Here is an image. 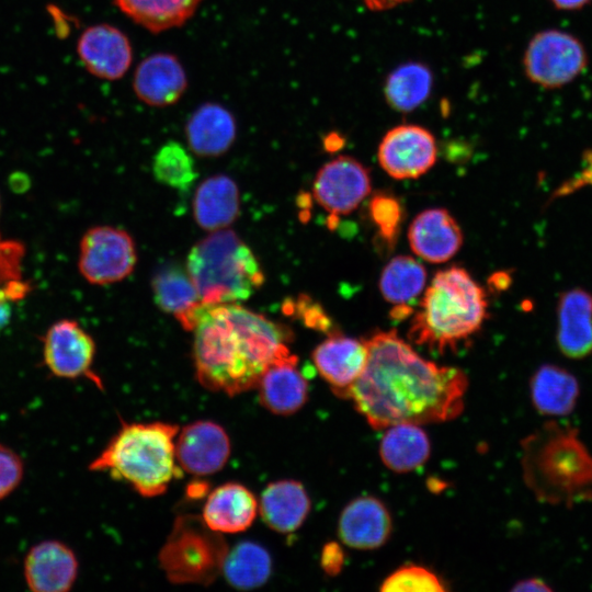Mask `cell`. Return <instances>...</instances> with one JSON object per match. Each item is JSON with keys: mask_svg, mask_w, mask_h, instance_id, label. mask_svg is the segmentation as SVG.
Instances as JSON below:
<instances>
[{"mask_svg": "<svg viewBox=\"0 0 592 592\" xmlns=\"http://www.w3.org/2000/svg\"><path fill=\"white\" fill-rule=\"evenodd\" d=\"M365 342L366 366L350 399L373 429L445 422L460 414L465 372L425 360L396 330L377 331Z\"/></svg>", "mask_w": 592, "mask_h": 592, "instance_id": "6da1fadb", "label": "cell"}, {"mask_svg": "<svg viewBox=\"0 0 592 592\" xmlns=\"http://www.w3.org/2000/svg\"><path fill=\"white\" fill-rule=\"evenodd\" d=\"M192 330L195 375L208 390L236 396L291 354V330L240 303H202L181 322Z\"/></svg>", "mask_w": 592, "mask_h": 592, "instance_id": "7a4b0ae2", "label": "cell"}, {"mask_svg": "<svg viewBox=\"0 0 592 592\" xmlns=\"http://www.w3.org/2000/svg\"><path fill=\"white\" fill-rule=\"evenodd\" d=\"M522 447L523 477L539 501L572 508L592 500V455L577 429L548 421Z\"/></svg>", "mask_w": 592, "mask_h": 592, "instance_id": "3957f363", "label": "cell"}, {"mask_svg": "<svg viewBox=\"0 0 592 592\" xmlns=\"http://www.w3.org/2000/svg\"><path fill=\"white\" fill-rule=\"evenodd\" d=\"M488 315L485 289L462 267L437 272L411 320L408 337L444 354L480 330Z\"/></svg>", "mask_w": 592, "mask_h": 592, "instance_id": "277c9868", "label": "cell"}, {"mask_svg": "<svg viewBox=\"0 0 592 592\" xmlns=\"http://www.w3.org/2000/svg\"><path fill=\"white\" fill-rule=\"evenodd\" d=\"M177 424L123 423L105 448L89 465L128 482L140 496L164 493L182 470L175 459Z\"/></svg>", "mask_w": 592, "mask_h": 592, "instance_id": "5b68a950", "label": "cell"}, {"mask_svg": "<svg viewBox=\"0 0 592 592\" xmlns=\"http://www.w3.org/2000/svg\"><path fill=\"white\" fill-rule=\"evenodd\" d=\"M186 270L206 304L243 301L265 281L252 250L226 228L212 231L192 247Z\"/></svg>", "mask_w": 592, "mask_h": 592, "instance_id": "8992f818", "label": "cell"}, {"mask_svg": "<svg viewBox=\"0 0 592 592\" xmlns=\"http://www.w3.org/2000/svg\"><path fill=\"white\" fill-rule=\"evenodd\" d=\"M228 546L220 533L210 530L202 516L177 517L159 563L169 581L177 584H209L221 572Z\"/></svg>", "mask_w": 592, "mask_h": 592, "instance_id": "52a82bcc", "label": "cell"}, {"mask_svg": "<svg viewBox=\"0 0 592 592\" xmlns=\"http://www.w3.org/2000/svg\"><path fill=\"white\" fill-rule=\"evenodd\" d=\"M588 65L582 43L573 35L547 30L528 43L523 58L527 78L544 88H560L578 77Z\"/></svg>", "mask_w": 592, "mask_h": 592, "instance_id": "ba28073f", "label": "cell"}, {"mask_svg": "<svg viewBox=\"0 0 592 592\" xmlns=\"http://www.w3.org/2000/svg\"><path fill=\"white\" fill-rule=\"evenodd\" d=\"M137 262L136 244L125 230L112 226H94L80 241L78 267L93 285H107L126 278Z\"/></svg>", "mask_w": 592, "mask_h": 592, "instance_id": "9c48e42d", "label": "cell"}, {"mask_svg": "<svg viewBox=\"0 0 592 592\" xmlns=\"http://www.w3.org/2000/svg\"><path fill=\"white\" fill-rule=\"evenodd\" d=\"M95 343L75 320L54 322L43 337V358L49 372L59 378H90L102 388L101 379L92 371Z\"/></svg>", "mask_w": 592, "mask_h": 592, "instance_id": "30bf717a", "label": "cell"}, {"mask_svg": "<svg viewBox=\"0 0 592 592\" xmlns=\"http://www.w3.org/2000/svg\"><path fill=\"white\" fill-rule=\"evenodd\" d=\"M436 156L434 136L414 124H402L389 129L377 151L380 167L397 180L420 178L434 166Z\"/></svg>", "mask_w": 592, "mask_h": 592, "instance_id": "8fae6325", "label": "cell"}, {"mask_svg": "<svg viewBox=\"0 0 592 592\" xmlns=\"http://www.w3.org/2000/svg\"><path fill=\"white\" fill-rule=\"evenodd\" d=\"M369 192L367 169L349 156H339L323 164L312 183L314 197L332 216L350 214Z\"/></svg>", "mask_w": 592, "mask_h": 592, "instance_id": "7c38bea8", "label": "cell"}, {"mask_svg": "<svg viewBox=\"0 0 592 592\" xmlns=\"http://www.w3.org/2000/svg\"><path fill=\"white\" fill-rule=\"evenodd\" d=\"M77 54L91 75L105 80H117L125 76L133 61L128 37L107 23L87 27L78 38Z\"/></svg>", "mask_w": 592, "mask_h": 592, "instance_id": "4fadbf2b", "label": "cell"}, {"mask_svg": "<svg viewBox=\"0 0 592 592\" xmlns=\"http://www.w3.org/2000/svg\"><path fill=\"white\" fill-rule=\"evenodd\" d=\"M317 372L334 395L349 399L350 392L362 375L368 350L365 340L331 332L311 354Z\"/></svg>", "mask_w": 592, "mask_h": 592, "instance_id": "5bb4252c", "label": "cell"}, {"mask_svg": "<svg viewBox=\"0 0 592 592\" xmlns=\"http://www.w3.org/2000/svg\"><path fill=\"white\" fill-rule=\"evenodd\" d=\"M230 455L226 431L212 421H196L179 430L175 437V459L180 468L195 476L220 470Z\"/></svg>", "mask_w": 592, "mask_h": 592, "instance_id": "9a60e30c", "label": "cell"}, {"mask_svg": "<svg viewBox=\"0 0 592 592\" xmlns=\"http://www.w3.org/2000/svg\"><path fill=\"white\" fill-rule=\"evenodd\" d=\"M78 560L67 545L44 540L33 546L24 559V578L33 592H67L78 577Z\"/></svg>", "mask_w": 592, "mask_h": 592, "instance_id": "2e32d148", "label": "cell"}, {"mask_svg": "<svg viewBox=\"0 0 592 592\" xmlns=\"http://www.w3.org/2000/svg\"><path fill=\"white\" fill-rule=\"evenodd\" d=\"M186 88L185 69L179 58L170 53L147 56L134 72V92L150 106L164 107L177 103Z\"/></svg>", "mask_w": 592, "mask_h": 592, "instance_id": "e0dca14e", "label": "cell"}, {"mask_svg": "<svg viewBox=\"0 0 592 592\" xmlns=\"http://www.w3.org/2000/svg\"><path fill=\"white\" fill-rule=\"evenodd\" d=\"M411 250L431 263L446 262L463 244V232L457 221L444 208L421 212L408 230Z\"/></svg>", "mask_w": 592, "mask_h": 592, "instance_id": "ac0fdd59", "label": "cell"}, {"mask_svg": "<svg viewBox=\"0 0 592 592\" xmlns=\"http://www.w3.org/2000/svg\"><path fill=\"white\" fill-rule=\"evenodd\" d=\"M391 532V517L385 504L371 496L352 500L342 510L338 534L349 547L375 549L386 543Z\"/></svg>", "mask_w": 592, "mask_h": 592, "instance_id": "d6986e66", "label": "cell"}, {"mask_svg": "<svg viewBox=\"0 0 592 592\" xmlns=\"http://www.w3.org/2000/svg\"><path fill=\"white\" fill-rule=\"evenodd\" d=\"M297 355L291 353L274 362L258 385L261 405L274 414L297 412L308 399V382L299 372Z\"/></svg>", "mask_w": 592, "mask_h": 592, "instance_id": "ffe728a7", "label": "cell"}, {"mask_svg": "<svg viewBox=\"0 0 592 592\" xmlns=\"http://www.w3.org/2000/svg\"><path fill=\"white\" fill-rule=\"evenodd\" d=\"M189 148L200 157H218L226 153L237 136L232 113L216 102H205L185 124Z\"/></svg>", "mask_w": 592, "mask_h": 592, "instance_id": "44dd1931", "label": "cell"}, {"mask_svg": "<svg viewBox=\"0 0 592 592\" xmlns=\"http://www.w3.org/2000/svg\"><path fill=\"white\" fill-rule=\"evenodd\" d=\"M557 314L561 353L573 360L592 354V294L578 287L562 293Z\"/></svg>", "mask_w": 592, "mask_h": 592, "instance_id": "7402d4cb", "label": "cell"}, {"mask_svg": "<svg viewBox=\"0 0 592 592\" xmlns=\"http://www.w3.org/2000/svg\"><path fill=\"white\" fill-rule=\"evenodd\" d=\"M258 511L253 493L240 483L229 482L208 494L202 519L215 532L236 534L250 527Z\"/></svg>", "mask_w": 592, "mask_h": 592, "instance_id": "603a6c76", "label": "cell"}, {"mask_svg": "<svg viewBox=\"0 0 592 592\" xmlns=\"http://www.w3.org/2000/svg\"><path fill=\"white\" fill-rule=\"evenodd\" d=\"M259 513L273 531L288 534L301 526L310 510V499L296 480H280L262 491Z\"/></svg>", "mask_w": 592, "mask_h": 592, "instance_id": "cb8c5ba5", "label": "cell"}, {"mask_svg": "<svg viewBox=\"0 0 592 592\" xmlns=\"http://www.w3.org/2000/svg\"><path fill=\"white\" fill-rule=\"evenodd\" d=\"M240 210L239 189L228 175L205 179L196 189L193 215L196 224L207 231L227 228Z\"/></svg>", "mask_w": 592, "mask_h": 592, "instance_id": "d4e9b609", "label": "cell"}, {"mask_svg": "<svg viewBox=\"0 0 592 592\" xmlns=\"http://www.w3.org/2000/svg\"><path fill=\"white\" fill-rule=\"evenodd\" d=\"M531 398L535 409L548 417H563L576 407L580 387L578 379L557 365H542L531 379Z\"/></svg>", "mask_w": 592, "mask_h": 592, "instance_id": "484cf974", "label": "cell"}, {"mask_svg": "<svg viewBox=\"0 0 592 592\" xmlns=\"http://www.w3.org/2000/svg\"><path fill=\"white\" fill-rule=\"evenodd\" d=\"M386 429L379 444V456L387 468L408 473L428 460L431 443L419 424L399 423Z\"/></svg>", "mask_w": 592, "mask_h": 592, "instance_id": "4316f807", "label": "cell"}, {"mask_svg": "<svg viewBox=\"0 0 592 592\" xmlns=\"http://www.w3.org/2000/svg\"><path fill=\"white\" fill-rule=\"evenodd\" d=\"M151 288L157 306L182 321L203 301L186 267L178 263H167L159 267L151 280Z\"/></svg>", "mask_w": 592, "mask_h": 592, "instance_id": "83f0119b", "label": "cell"}, {"mask_svg": "<svg viewBox=\"0 0 592 592\" xmlns=\"http://www.w3.org/2000/svg\"><path fill=\"white\" fill-rule=\"evenodd\" d=\"M204 0H113L136 24L151 33L183 25Z\"/></svg>", "mask_w": 592, "mask_h": 592, "instance_id": "f1b7e54d", "label": "cell"}, {"mask_svg": "<svg viewBox=\"0 0 592 592\" xmlns=\"http://www.w3.org/2000/svg\"><path fill=\"white\" fill-rule=\"evenodd\" d=\"M272 572V559L267 550L252 542H242L228 550L221 573L238 590H253L263 585Z\"/></svg>", "mask_w": 592, "mask_h": 592, "instance_id": "f546056e", "label": "cell"}, {"mask_svg": "<svg viewBox=\"0 0 592 592\" xmlns=\"http://www.w3.org/2000/svg\"><path fill=\"white\" fill-rule=\"evenodd\" d=\"M432 73L420 62H407L394 69L385 82V98L396 111L411 112L430 95Z\"/></svg>", "mask_w": 592, "mask_h": 592, "instance_id": "4dcf8cb0", "label": "cell"}, {"mask_svg": "<svg viewBox=\"0 0 592 592\" xmlns=\"http://www.w3.org/2000/svg\"><path fill=\"white\" fill-rule=\"evenodd\" d=\"M426 282L424 266L412 257L398 255L384 267L379 291L390 304H408L423 291Z\"/></svg>", "mask_w": 592, "mask_h": 592, "instance_id": "1f68e13d", "label": "cell"}, {"mask_svg": "<svg viewBox=\"0 0 592 592\" xmlns=\"http://www.w3.org/2000/svg\"><path fill=\"white\" fill-rule=\"evenodd\" d=\"M152 170L157 181L178 190H187L197 174L192 155L174 140L166 143L157 151Z\"/></svg>", "mask_w": 592, "mask_h": 592, "instance_id": "d6a6232c", "label": "cell"}, {"mask_svg": "<svg viewBox=\"0 0 592 592\" xmlns=\"http://www.w3.org/2000/svg\"><path fill=\"white\" fill-rule=\"evenodd\" d=\"M383 592H444L443 581L430 569L419 565L402 566L382 583Z\"/></svg>", "mask_w": 592, "mask_h": 592, "instance_id": "836d02e7", "label": "cell"}, {"mask_svg": "<svg viewBox=\"0 0 592 592\" xmlns=\"http://www.w3.org/2000/svg\"><path fill=\"white\" fill-rule=\"evenodd\" d=\"M368 213L377 227L379 238L391 248L396 242L403 216L399 201L394 196L378 193L371 198Z\"/></svg>", "mask_w": 592, "mask_h": 592, "instance_id": "e575fe53", "label": "cell"}, {"mask_svg": "<svg viewBox=\"0 0 592 592\" xmlns=\"http://www.w3.org/2000/svg\"><path fill=\"white\" fill-rule=\"evenodd\" d=\"M24 465L21 457L0 443V500L12 493L21 483Z\"/></svg>", "mask_w": 592, "mask_h": 592, "instance_id": "d590c367", "label": "cell"}, {"mask_svg": "<svg viewBox=\"0 0 592 592\" xmlns=\"http://www.w3.org/2000/svg\"><path fill=\"white\" fill-rule=\"evenodd\" d=\"M23 257V248L14 241L0 239V284L8 285L20 281V264Z\"/></svg>", "mask_w": 592, "mask_h": 592, "instance_id": "8d00e7d4", "label": "cell"}, {"mask_svg": "<svg viewBox=\"0 0 592 592\" xmlns=\"http://www.w3.org/2000/svg\"><path fill=\"white\" fill-rule=\"evenodd\" d=\"M289 314L295 312L304 323L312 329L326 331L330 329L331 321L323 309L308 296L300 295L295 303L289 304Z\"/></svg>", "mask_w": 592, "mask_h": 592, "instance_id": "74e56055", "label": "cell"}, {"mask_svg": "<svg viewBox=\"0 0 592 592\" xmlns=\"http://www.w3.org/2000/svg\"><path fill=\"white\" fill-rule=\"evenodd\" d=\"M320 565L329 576H337L344 565V551L335 542L327 543L321 551Z\"/></svg>", "mask_w": 592, "mask_h": 592, "instance_id": "f35d334b", "label": "cell"}, {"mask_svg": "<svg viewBox=\"0 0 592 592\" xmlns=\"http://www.w3.org/2000/svg\"><path fill=\"white\" fill-rule=\"evenodd\" d=\"M591 185L592 186V153H588L584 161V168L582 171L571 179L570 181H566L554 194L555 197L557 196H566L573 191L581 189L583 186Z\"/></svg>", "mask_w": 592, "mask_h": 592, "instance_id": "ab89813d", "label": "cell"}, {"mask_svg": "<svg viewBox=\"0 0 592 592\" xmlns=\"http://www.w3.org/2000/svg\"><path fill=\"white\" fill-rule=\"evenodd\" d=\"M14 299L7 286L0 287V331L9 323L11 301Z\"/></svg>", "mask_w": 592, "mask_h": 592, "instance_id": "60d3db41", "label": "cell"}, {"mask_svg": "<svg viewBox=\"0 0 592 592\" xmlns=\"http://www.w3.org/2000/svg\"><path fill=\"white\" fill-rule=\"evenodd\" d=\"M512 591H519V592H528V591H540V592H547L551 591V588L543 580L538 578H530L524 579L522 581L516 582V584L512 588Z\"/></svg>", "mask_w": 592, "mask_h": 592, "instance_id": "b9f144b4", "label": "cell"}, {"mask_svg": "<svg viewBox=\"0 0 592 592\" xmlns=\"http://www.w3.org/2000/svg\"><path fill=\"white\" fill-rule=\"evenodd\" d=\"M367 8L374 11H384L405 3L409 0H363Z\"/></svg>", "mask_w": 592, "mask_h": 592, "instance_id": "7bdbcfd3", "label": "cell"}, {"mask_svg": "<svg viewBox=\"0 0 592 592\" xmlns=\"http://www.w3.org/2000/svg\"><path fill=\"white\" fill-rule=\"evenodd\" d=\"M550 1L556 8L560 10H577L584 7L589 2H591V0H550Z\"/></svg>", "mask_w": 592, "mask_h": 592, "instance_id": "ee69618b", "label": "cell"}]
</instances>
